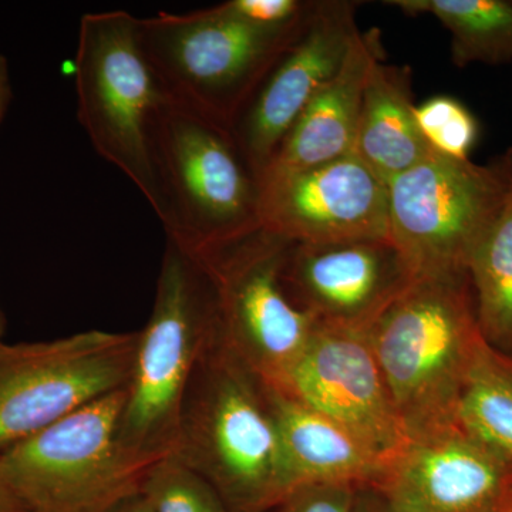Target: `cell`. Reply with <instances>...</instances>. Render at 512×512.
<instances>
[{
	"label": "cell",
	"instance_id": "ffe728a7",
	"mask_svg": "<svg viewBox=\"0 0 512 512\" xmlns=\"http://www.w3.org/2000/svg\"><path fill=\"white\" fill-rule=\"evenodd\" d=\"M467 272L481 335L491 348L512 353V192L474 248Z\"/></svg>",
	"mask_w": 512,
	"mask_h": 512
},
{
	"label": "cell",
	"instance_id": "ac0fdd59",
	"mask_svg": "<svg viewBox=\"0 0 512 512\" xmlns=\"http://www.w3.org/2000/svg\"><path fill=\"white\" fill-rule=\"evenodd\" d=\"M355 154L386 183L434 154L417 124L409 66L383 60L373 67L360 107Z\"/></svg>",
	"mask_w": 512,
	"mask_h": 512
},
{
	"label": "cell",
	"instance_id": "277c9868",
	"mask_svg": "<svg viewBox=\"0 0 512 512\" xmlns=\"http://www.w3.org/2000/svg\"><path fill=\"white\" fill-rule=\"evenodd\" d=\"M153 143L165 237L198 254L261 228V180L231 128L170 97Z\"/></svg>",
	"mask_w": 512,
	"mask_h": 512
},
{
	"label": "cell",
	"instance_id": "f1b7e54d",
	"mask_svg": "<svg viewBox=\"0 0 512 512\" xmlns=\"http://www.w3.org/2000/svg\"><path fill=\"white\" fill-rule=\"evenodd\" d=\"M107 512H153L141 491L128 495L120 503L113 505Z\"/></svg>",
	"mask_w": 512,
	"mask_h": 512
},
{
	"label": "cell",
	"instance_id": "44dd1931",
	"mask_svg": "<svg viewBox=\"0 0 512 512\" xmlns=\"http://www.w3.org/2000/svg\"><path fill=\"white\" fill-rule=\"evenodd\" d=\"M456 426L512 464V353L483 342L458 402Z\"/></svg>",
	"mask_w": 512,
	"mask_h": 512
},
{
	"label": "cell",
	"instance_id": "5b68a950",
	"mask_svg": "<svg viewBox=\"0 0 512 512\" xmlns=\"http://www.w3.org/2000/svg\"><path fill=\"white\" fill-rule=\"evenodd\" d=\"M74 77L77 119L94 150L133 181L158 217L154 128L171 96L144 52L138 18L126 10L84 15Z\"/></svg>",
	"mask_w": 512,
	"mask_h": 512
},
{
	"label": "cell",
	"instance_id": "3957f363",
	"mask_svg": "<svg viewBox=\"0 0 512 512\" xmlns=\"http://www.w3.org/2000/svg\"><path fill=\"white\" fill-rule=\"evenodd\" d=\"M218 336L207 272L197 256L167 237L153 311L137 332L119 423L121 446L141 466L173 454L185 396Z\"/></svg>",
	"mask_w": 512,
	"mask_h": 512
},
{
	"label": "cell",
	"instance_id": "d6986e66",
	"mask_svg": "<svg viewBox=\"0 0 512 512\" xmlns=\"http://www.w3.org/2000/svg\"><path fill=\"white\" fill-rule=\"evenodd\" d=\"M409 16L431 15L450 32L454 66L512 62L511 0H389Z\"/></svg>",
	"mask_w": 512,
	"mask_h": 512
},
{
	"label": "cell",
	"instance_id": "52a82bcc",
	"mask_svg": "<svg viewBox=\"0 0 512 512\" xmlns=\"http://www.w3.org/2000/svg\"><path fill=\"white\" fill-rule=\"evenodd\" d=\"M387 187L390 239L414 278L468 274L512 192V148L484 165L434 153Z\"/></svg>",
	"mask_w": 512,
	"mask_h": 512
},
{
	"label": "cell",
	"instance_id": "cb8c5ba5",
	"mask_svg": "<svg viewBox=\"0 0 512 512\" xmlns=\"http://www.w3.org/2000/svg\"><path fill=\"white\" fill-rule=\"evenodd\" d=\"M357 488L346 483L299 485L268 512H352Z\"/></svg>",
	"mask_w": 512,
	"mask_h": 512
},
{
	"label": "cell",
	"instance_id": "9c48e42d",
	"mask_svg": "<svg viewBox=\"0 0 512 512\" xmlns=\"http://www.w3.org/2000/svg\"><path fill=\"white\" fill-rule=\"evenodd\" d=\"M291 242L261 227L221 247L192 252L214 289L222 343L269 386L285 379L316 328L282 285Z\"/></svg>",
	"mask_w": 512,
	"mask_h": 512
},
{
	"label": "cell",
	"instance_id": "2e32d148",
	"mask_svg": "<svg viewBox=\"0 0 512 512\" xmlns=\"http://www.w3.org/2000/svg\"><path fill=\"white\" fill-rule=\"evenodd\" d=\"M383 60L382 32L377 28L360 30L342 67L303 109L262 178L305 170L355 153L363 93L373 67Z\"/></svg>",
	"mask_w": 512,
	"mask_h": 512
},
{
	"label": "cell",
	"instance_id": "603a6c76",
	"mask_svg": "<svg viewBox=\"0 0 512 512\" xmlns=\"http://www.w3.org/2000/svg\"><path fill=\"white\" fill-rule=\"evenodd\" d=\"M421 134L434 153L470 160L480 138V123L473 113L451 96H434L416 106Z\"/></svg>",
	"mask_w": 512,
	"mask_h": 512
},
{
	"label": "cell",
	"instance_id": "ba28073f",
	"mask_svg": "<svg viewBox=\"0 0 512 512\" xmlns=\"http://www.w3.org/2000/svg\"><path fill=\"white\" fill-rule=\"evenodd\" d=\"M124 389L87 404L0 453L30 512H107L141 490L150 468L119 440Z\"/></svg>",
	"mask_w": 512,
	"mask_h": 512
},
{
	"label": "cell",
	"instance_id": "30bf717a",
	"mask_svg": "<svg viewBox=\"0 0 512 512\" xmlns=\"http://www.w3.org/2000/svg\"><path fill=\"white\" fill-rule=\"evenodd\" d=\"M137 332L0 340V453L127 386Z\"/></svg>",
	"mask_w": 512,
	"mask_h": 512
},
{
	"label": "cell",
	"instance_id": "4316f807",
	"mask_svg": "<svg viewBox=\"0 0 512 512\" xmlns=\"http://www.w3.org/2000/svg\"><path fill=\"white\" fill-rule=\"evenodd\" d=\"M0 512H30L28 505L9 483L2 463H0Z\"/></svg>",
	"mask_w": 512,
	"mask_h": 512
},
{
	"label": "cell",
	"instance_id": "7c38bea8",
	"mask_svg": "<svg viewBox=\"0 0 512 512\" xmlns=\"http://www.w3.org/2000/svg\"><path fill=\"white\" fill-rule=\"evenodd\" d=\"M416 281L392 239L291 242L282 285L296 308L320 325L369 332Z\"/></svg>",
	"mask_w": 512,
	"mask_h": 512
},
{
	"label": "cell",
	"instance_id": "6da1fadb",
	"mask_svg": "<svg viewBox=\"0 0 512 512\" xmlns=\"http://www.w3.org/2000/svg\"><path fill=\"white\" fill-rule=\"evenodd\" d=\"M171 456L210 483L229 512H268L295 490L265 383L221 336L192 379Z\"/></svg>",
	"mask_w": 512,
	"mask_h": 512
},
{
	"label": "cell",
	"instance_id": "8fae6325",
	"mask_svg": "<svg viewBox=\"0 0 512 512\" xmlns=\"http://www.w3.org/2000/svg\"><path fill=\"white\" fill-rule=\"evenodd\" d=\"M276 389L345 427L387 467L410 443L367 332L316 323Z\"/></svg>",
	"mask_w": 512,
	"mask_h": 512
},
{
	"label": "cell",
	"instance_id": "83f0119b",
	"mask_svg": "<svg viewBox=\"0 0 512 512\" xmlns=\"http://www.w3.org/2000/svg\"><path fill=\"white\" fill-rule=\"evenodd\" d=\"M13 99L12 79L8 59L0 53V124L8 113Z\"/></svg>",
	"mask_w": 512,
	"mask_h": 512
},
{
	"label": "cell",
	"instance_id": "5bb4252c",
	"mask_svg": "<svg viewBox=\"0 0 512 512\" xmlns=\"http://www.w3.org/2000/svg\"><path fill=\"white\" fill-rule=\"evenodd\" d=\"M349 0H319L301 35L269 70L232 126V134L259 180L316 92L348 56L360 29Z\"/></svg>",
	"mask_w": 512,
	"mask_h": 512
},
{
	"label": "cell",
	"instance_id": "8992f818",
	"mask_svg": "<svg viewBox=\"0 0 512 512\" xmlns=\"http://www.w3.org/2000/svg\"><path fill=\"white\" fill-rule=\"evenodd\" d=\"M311 13L292 28L264 29L232 15L221 3L183 15L160 12L138 18V26L144 52L170 96L232 128Z\"/></svg>",
	"mask_w": 512,
	"mask_h": 512
},
{
	"label": "cell",
	"instance_id": "f546056e",
	"mask_svg": "<svg viewBox=\"0 0 512 512\" xmlns=\"http://www.w3.org/2000/svg\"><path fill=\"white\" fill-rule=\"evenodd\" d=\"M6 329V319L5 313H3L2 309H0V340L3 338V333H5Z\"/></svg>",
	"mask_w": 512,
	"mask_h": 512
},
{
	"label": "cell",
	"instance_id": "484cf974",
	"mask_svg": "<svg viewBox=\"0 0 512 512\" xmlns=\"http://www.w3.org/2000/svg\"><path fill=\"white\" fill-rule=\"evenodd\" d=\"M352 512H393V510L379 488L366 485V487L357 488Z\"/></svg>",
	"mask_w": 512,
	"mask_h": 512
},
{
	"label": "cell",
	"instance_id": "4fadbf2b",
	"mask_svg": "<svg viewBox=\"0 0 512 512\" xmlns=\"http://www.w3.org/2000/svg\"><path fill=\"white\" fill-rule=\"evenodd\" d=\"M261 227L292 242L390 239L389 187L355 153L261 180Z\"/></svg>",
	"mask_w": 512,
	"mask_h": 512
},
{
	"label": "cell",
	"instance_id": "d4e9b609",
	"mask_svg": "<svg viewBox=\"0 0 512 512\" xmlns=\"http://www.w3.org/2000/svg\"><path fill=\"white\" fill-rule=\"evenodd\" d=\"M229 12L249 25L264 29H286L299 25L315 2L306 0H229Z\"/></svg>",
	"mask_w": 512,
	"mask_h": 512
},
{
	"label": "cell",
	"instance_id": "9a60e30c",
	"mask_svg": "<svg viewBox=\"0 0 512 512\" xmlns=\"http://www.w3.org/2000/svg\"><path fill=\"white\" fill-rule=\"evenodd\" d=\"M377 488L393 512H512V464L457 426L410 441Z\"/></svg>",
	"mask_w": 512,
	"mask_h": 512
},
{
	"label": "cell",
	"instance_id": "7a4b0ae2",
	"mask_svg": "<svg viewBox=\"0 0 512 512\" xmlns=\"http://www.w3.org/2000/svg\"><path fill=\"white\" fill-rule=\"evenodd\" d=\"M410 440L456 427L485 342L468 274L416 279L367 332Z\"/></svg>",
	"mask_w": 512,
	"mask_h": 512
},
{
	"label": "cell",
	"instance_id": "7402d4cb",
	"mask_svg": "<svg viewBox=\"0 0 512 512\" xmlns=\"http://www.w3.org/2000/svg\"><path fill=\"white\" fill-rule=\"evenodd\" d=\"M140 491L153 512H229L211 484L174 456L150 467Z\"/></svg>",
	"mask_w": 512,
	"mask_h": 512
},
{
	"label": "cell",
	"instance_id": "e0dca14e",
	"mask_svg": "<svg viewBox=\"0 0 512 512\" xmlns=\"http://www.w3.org/2000/svg\"><path fill=\"white\" fill-rule=\"evenodd\" d=\"M295 488L309 483L377 487L386 466L345 427L266 384Z\"/></svg>",
	"mask_w": 512,
	"mask_h": 512
}]
</instances>
